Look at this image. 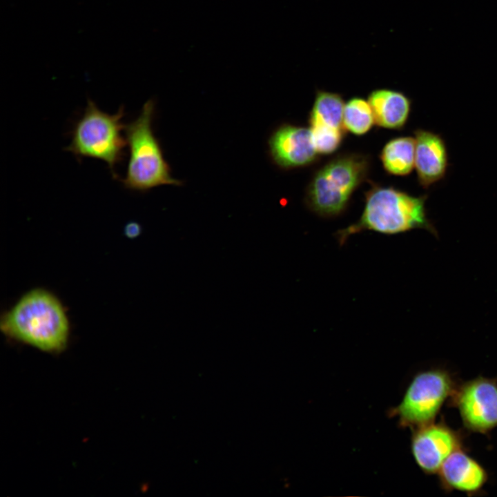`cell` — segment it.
Instances as JSON below:
<instances>
[{"mask_svg": "<svg viewBox=\"0 0 497 497\" xmlns=\"http://www.w3.org/2000/svg\"><path fill=\"white\" fill-rule=\"evenodd\" d=\"M458 383L452 373L442 368L416 373L400 404L389 411L399 426L412 429L435 421L442 405L449 400Z\"/></svg>", "mask_w": 497, "mask_h": 497, "instance_id": "obj_6", "label": "cell"}, {"mask_svg": "<svg viewBox=\"0 0 497 497\" xmlns=\"http://www.w3.org/2000/svg\"><path fill=\"white\" fill-rule=\"evenodd\" d=\"M369 168V157L362 154H343L331 159L311 180L306 191V206L324 218L341 215L367 176Z\"/></svg>", "mask_w": 497, "mask_h": 497, "instance_id": "obj_4", "label": "cell"}, {"mask_svg": "<svg viewBox=\"0 0 497 497\" xmlns=\"http://www.w3.org/2000/svg\"><path fill=\"white\" fill-rule=\"evenodd\" d=\"M461 449H465L462 431L449 427L443 418L413 429L411 454L427 475L437 474L445 460Z\"/></svg>", "mask_w": 497, "mask_h": 497, "instance_id": "obj_8", "label": "cell"}, {"mask_svg": "<svg viewBox=\"0 0 497 497\" xmlns=\"http://www.w3.org/2000/svg\"><path fill=\"white\" fill-rule=\"evenodd\" d=\"M312 141L318 154L329 155L336 150L344 137V129L309 126Z\"/></svg>", "mask_w": 497, "mask_h": 497, "instance_id": "obj_16", "label": "cell"}, {"mask_svg": "<svg viewBox=\"0 0 497 497\" xmlns=\"http://www.w3.org/2000/svg\"><path fill=\"white\" fill-rule=\"evenodd\" d=\"M469 431L489 434L497 427V378L478 376L458 384L447 401Z\"/></svg>", "mask_w": 497, "mask_h": 497, "instance_id": "obj_7", "label": "cell"}, {"mask_svg": "<svg viewBox=\"0 0 497 497\" xmlns=\"http://www.w3.org/2000/svg\"><path fill=\"white\" fill-rule=\"evenodd\" d=\"M375 123L371 108L365 99L353 97L344 104L342 124L349 132L362 135L367 133Z\"/></svg>", "mask_w": 497, "mask_h": 497, "instance_id": "obj_15", "label": "cell"}, {"mask_svg": "<svg viewBox=\"0 0 497 497\" xmlns=\"http://www.w3.org/2000/svg\"><path fill=\"white\" fill-rule=\"evenodd\" d=\"M142 228L139 224L137 222H130L126 226L125 232L128 237H135L140 234Z\"/></svg>", "mask_w": 497, "mask_h": 497, "instance_id": "obj_17", "label": "cell"}, {"mask_svg": "<svg viewBox=\"0 0 497 497\" xmlns=\"http://www.w3.org/2000/svg\"><path fill=\"white\" fill-rule=\"evenodd\" d=\"M344 104L338 93L318 90L309 114V126L344 129L342 124Z\"/></svg>", "mask_w": 497, "mask_h": 497, "instance_id": "obj_14", "label": "cell"}, {"mask_svg": "<svg viewBox=\"0 0 497 497\" xmlns=\"http://www.w3.org/2000/svg\"><path fill=\"white\" fill-rule=\"evenodd\" d=\"M154 113L155 102L148 99L138 117L125 126L129 159L126 175L120 181L127 189L145 192L161 185L179 186L183 184L172 177L170 168L154 135Z\"/></svg>", "mask_w": 497, "mask_h": 497, "instance_id": "obj_3", "label": "cell"}, {"mask_svg": "<svg viewBox=\"0 0 497 497\" xmlns=\"http://www.w3.org/2000/svg\"><path fill=\"white\" fill-rule=\"evenodd\" d=\"M414 135V167L419 184L427 188L445 176L448 167L447 147L440 135L433 132L417 129Z\"/></svg>", "mask_w": 497, "mask_h": 497, "instance_id": "obj_11", "label": "cell"}, {"mask_svg": "<svg viewBox=\"0 0 497 497\" xmlns=\"http://www.w3.org/2000/svg\"><path fill=\"white\" fill-rule=\"evenodd\" d=\"M437 474L439 485L444 491H458L469 496L481 495L489 479L486 469L465 449L452 453Z\"/></svg>", "mask_w": 497, "mask_h": 497, "instance_id": "obj_10", "label": "cell"}, {"mask_svg": "<svg viewBox=\"0 0 497 497\" xmlns=\"http://www.w3.org/2000/svg\"><path fill=\"white\" fill-rule=\"evenodd\" d=\"M1 328L12 338L52 353L65 348L69 333L61 304L43 289L25 294L3 315Z\"/></svg>", "mask_w": 497, "mask_h": 497, "instance_id": "obj_2", "label": "cell"}, {"mask_svg": "<svg viewBox=\"0 0 497 497\" xmlns=\"http://www.w3.org/2000/svg\"><path fill=\"white\" fill-rule=\"evenodd\" d=\"M375 124L390 129H400L407 123L411 101L401 92L390 89H376L368 97Z\"/></svg>", "mask_w": 497, "mask_h": 497, "instance_id": "obj_12", "label": "cell"}, {"mask_svg": "<svg viewBox=\"0 0 497 497\" xmlns=\"http://www.w3.org/2000/svg\"><path fill=\"white\" fill-rule=\"evenodd\" d=\"M124 106L110 115L88 99L83 115L72 131L71 142L66 148L78 158L91 157L106 163L112 176L118 179L115 166L123 160L126 140L121 135L125 125Z\"/></svg>", "mask_w": 497, "mask_h": 497, "instance_id": "obj_5", "label": "cell"}, {"mask_svg": "<svg viewBox=\"0 0 497 497\" xmlns=\"http://www.w3.org/2000/svg\"><path fill=\"white\" fill-rule=\"evenodd\" d=\"M427 195L413 196L392 186L372 184L365 193V204L359 220L335 233L342 246L348 238L363 231L396 235L415 228H423L436 235L427 217Z\"/></svg>", "mask_w": 497, "mask_h": 497, "instance_id": "obj_1", "label": "cell"}, {"mask_svg": "<svg viewBox=\"0 0 497 497\" xmlns=\"http://www.w3.org/2000/svg\"><path fill=\"white\" fill-rule=\"evenodd\" d=\"M269 152L273 163L287 170L308 166L318 157L309 128L283 124L271 135Z\"/></svg>", "mask_w": 497, "mask_h": 497, "instance_id": "obj_9", "label": "cell"}, {"mask_svg": "<svg viewBox=\"0 0 497 497\" xmlns=\"http://www.w3.org/2000/svg\"><path fill=\"white\" fill-rule=\"evenodd\" d=\"M380 158L389 174L404 176L409 174L415 163V139L399 137L389 141L383 147Z\"/></svg>", "mask_w": 497, "mask_h": 497, "instance_id": "obj_13", "label": "cell"}]
</instances>
